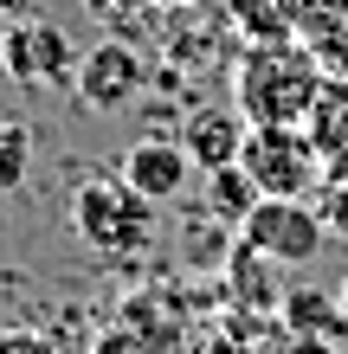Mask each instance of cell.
Returning a JSON list of instances; mask_svg holds the SVG:
<instances>
[{
    "label": "cell",
    "mask_w": 348,
    "mask_h": 354,
    "mask_svg": "<svg viewBox=\"0 0 348 354\" xmlns=\"http://www.w3.org/2000/svg\"><path fill=\"white\" fill-rule=\"evenodd\" d=\"M310 142L322 155V180H348V77H329L310 110Z\"/></svg>",
    "instance_id": "9c48e42d"
},
{
    "label": "cell",
    "mask_w": 348,
    "mask_h": 354,
    "mask_svg": "<svg viewBox=\"0 0 348 354\" xmlns=\"http://www.w3.org/2000/svg\"><path fill=\"white\" fill-rule=\"evenodd\" d=\"M322 84V58L310 52V39H271V46H245L239 71H232V97L239 116L252 129H303L316 110Z\"/></svg>",
    "instance_id": "6da1fadb"
},
{
    "label": "cell",
    "mask_w": 348,
    "mask_h": 354,
    "mask_svg": "<svg viewBox=\"0 0 348 354\" xmlns=\"http://www.w3.org/2000/svg\"><path fill=\"white\" fill-rule=\"evenodd\" d=\"M284 7L297 19V39H316V32H329V26L348 19V0H284Z\"/></svg>",
    "instance_id": "9a60e30c"
},
{
    "label": "cell",
    "mask_w": 348,
    "mask_h": 354,
    "mask_svg": "<svg viewBox=\"0 0 348 354\" xmlns=\"http://www.w3.org/2000/svg\"><path fill=\"white\" fill-rule=\"evenodd\" d=\"M142 7H168V13H181V7H200V0H142Z\"/></svg>",
    "instance_id": "d6986e66"
},
{
    "label": "cell",
    "mask_w": 348,
    "mask_h": 354,
    "mask_svg": "<svg viewBox=\"0 0 348 354\" xmlns=\"http://www.w3.org/2000/svg\"><path fill=\"white\" fill-rule=\"evenodd\" d=\"M33 174V129L19 116H0V194H19Z\"/></svg>",
    "instance_id": "5bb4252c"
},
{
    "label": "cell",
    "mask_w": 348,
    "mask_h": 354,
    "mask_svg": "<svg viewBox=\"0 0 348 354\" xmlns=\"http://www.w3.org/2000/svg\"><path fill=\"white\" fill-rule=\"evenodd\" d=\"M245 129H252V122L239 116V103H232V110H219V103H200V110L181 122V149L194 155V168H200V174H213V168H232V161H239Z\"/></svg>",
    "instance_id": "ba28073f"
},
{
    "label": "cell",
    "mask_w": 348,
    "mask_h": 354,
    "mask_svg": "<svg viewBox=\"0 0 348 354\" xmlns=\"http://www.w3.org/2000/svg\"><path fill=\"white\" fill-rule=\"evenodd\" d=\"M258 200H264V194H258V180L245 174L239 161H232V168H213V174H207V213H213L219 225H232V232L252 219V206H258Z\"/></svg>",
    "instance_id": "7c38bea8"
},
{
    "label": "cell",
    "mask_w": 348,
    "mask_h": 354,
    "mask_svg": "<svg viewBox=\"0 0 348 354\" xmlns=\"http://www.w3.org/2000/svg\"><path fill=\"white\" fill-rule=\"evenodd\" d=\"M71 232L97 258H142L155 245V200H142L122 174H97L71 194Z\"/></svg>",
    "instance_id": "7a4b0ae2"
},
{
    "label": "cell",
    "mask_w": 348,
    "mask_h": 354,
    "mask_svg": "<svg viewBox=\"0 0 348 354\" xmlns=\"http://www.w3.org/2000/svg\"><path fill=\"white\" fill-rule=\"evenodd\" d=\"M336 297H342V309H348V277H342V290H336Z\"/></svg>",
    "instance_id": "ffe728a7"
},
{
    "label": "cell",
    "mask_w": 348,
    "mask_h": 354,
    "mask_svg": "<svg viewBox=\"0 0 348 354\" xmlns=\"http://www.w3.org/2000/svg\"><path fill=\"white\" fill-rule=\"evenodd\" d=\"M226 290L239 297V309H258V316H271V309L284 303V290H277V277H271V258L264 252H252V245H232V258H226Z\"/></svg>",
    "instance_id": "8fae6325"
},
{
    "label": "cell",
    "mask_w": 348,
    "mask_h": 354,
    "mask_svg": "<svg viewBox=\"0 0 348 354\" xmlns=\"http://www.w3.org/2000/svg\"><path fill=\"white\" fill-rule=\"evenodd\" d=\"M277 322L291 328V335H316V342H336V348L348 342V309H342V297H329V290H310V283L284 290Z\"/></svg>",
    "instance_id": "30bf717a"
},
{
    "label": "cell",
    "mask_w": 348,
    "mask_h": 354,
    "mask_svg": "<svg viewBox=\"0 0 348 354\" xmlns=\"http://www.w3.org/2000/svg\"><path fill=\"white\" fill-rule=\"evenodd\" d=\"M142 84H149V65H142V52L129 46V39H97V46L77 58V77H71L77 103L97 110V116L129 110V103L142 97Z\"/></svg>",
    "instance_id": "5b68a950"
},
{
    "label": "cell",
    "mask_w": 348,
    "mask_h": 354,
    "mask_svg": "<svg viewBox=\"0 0 348 354\" xmlns=\"http://www.w3.org/2000/svg\"><path fill=\"white\" fill-rule=\"evenodd\" d=\"M239 239L252 252H264L271 264H310L329 245V225H322V213L310 200H258L252 219L239 225Z\"/></svg>",
    "instance_id": "277c9868"
},
{
    "label": "cell",
    "mask_w": 348,
    "mask_h": 354,
    "mask_svg": "<svg viewBox=\"0 0 348 354\" xmlns=\"http://www.w3.org/2000/svg\"><path fill=\"white\" fill-rule=\"evenodd\" d=\"M0 354H65L46 328H0Z\"/></svg>",
    "instance_id": "2e32d148"
},
{
    "label": "cell",
    "mask_w": 348,
    "mask_h": 354,
    "mask_svg": "<svg viewBox=\"0 0 348 354\" xmlns=\"http://www.w3.org/2000/svg\"><path fill=\"white\" fill-rule=\"evenodd\" d=\"M239 168L258 180L264 200H310L322 180V155L310 129H245Z\"/></svg>",
    "instance_id": "3957f363"
},
{
    "label": "cell",
    "mask_w": 348,
    "mask_h": 354,
    "mask_svg": "<svg viewBox=\"0 0 348 354\" xmlns=\"http://www.w3.org/2000/svg\"><path fill=\"white\" fill-rule=\"evenodd\" d=\"M271 354H336V342H316V335H291V328H284V335L271 342Z\"/></svg>",
    "instance_id": "e0dca14e"
},
{
    "label": "cell",
    "mask_w": 348,
    "mask_h": 354,
    "mask_svg": "<svg viewBox=\"0 0 348 354\" xmlns=\"http://www.w3.org/2000/svg\"><path fill=\"white\" fill-rule=\"evenodd\" d=\"M0 71H7L19 91L71 84V77H77V52H71V39L58 26H46V19H19V26L0 32Z\"/></svg>",
    "instance_id": "8992f818"
},
{
    "label": "cell",
    "mask_w": 348,
    "mask_h": 354,
    "mask_svg": "<svg viewBox=\"0 0 348 354\" xmlns=\"http://www.w3.org/2000/svg\"><path fill=\"white\" fill-rule=\"evenodd\" d=\"M232 26L245 32V46H271V39H297V19L284 0H232Z\"/></svg>",
    "instance_id": "4fadbf2b"
},
{
    "label": "cell",
    "mask_w": 348,
    "mask_h": 354,
    "mask_svg": "<svg viewBox=\"0 0 348 354\" xmlns=\"http://www.w3.org/2000/svg\"><path fill=\"white\" fill-rule=\"evenodd\" d=\"M122 180L136 187L142 200H181L187 194V180H194V155L181 149V136H142L122 149Z\"/></svg>",
    "instance_id": "52a82bcc"
},
{
    "label": "cell",
    "mask_w": 348,
    "mask_h": 354,
    "mask_svg": "<svg viewBox=\"0 0 348 354\" xmlns=\"http://www.w3.org/2000/svg\"><path fill=\"white\" fill-rule=\"evenodd\" d=\"M97 354H142V342L129 335V322H122V328H110V335L97 342Z\"/></svg>",
    "instance_id": "ac0fdd59"
}]
</instances>
